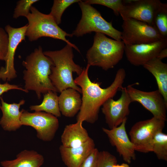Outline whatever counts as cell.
Returning a JSON list of instances; mask_svg holds the SVG:
<instances>
[{"label":"cell","mask_w":167,"mask_h":167,"mask_svg":"<svg viewBox=\"0 0 167 167\" xmlns=\"http://www.w3.org/2000/svg\"><path fill=\"white\" fill-rule=\"evenodd\" d=\"M90 65L83 69L81 74L74 80L81 89L82 105L77 116V121L94 123L98 119L100 109L109 99L113 98L123 87L126 73L123 68L117 71L114 79L108 87L103 88L98 82H92L88 75Z\"/></svg>","instance_id":"cell-1"},{"label":"cell","mask_w":167,"mask_h":167,"mask_svg":"<svg viewBox=\"0 0 167 167\" xmlns=\"http://www.w3.org/2000/svg\"><path fill=\"white\" fill-rule=\"evenodd\" d=\"M125 46L122 41L110 39L104 34L96 32L92 45L86 54L88 64L105 71L113 68L122 59Z\"/></svg>","instance_id":"cell-4"},{"label":"cell","mask_w":167,"mask_h":167,"mask_svg":"<svg viewBox=\"0 0 167 167\" xmlns=\"http://www.w3.org/2000/svg\"><path fill=\"white\" fill-rule=\"evenodd\" d=\"M72 48L67 44L61 50L43 52L54 64L49 78L57 92H61L66 89L72 88L81 93V88L74 82L72 73L75 72L79 76L83 69L74 62Z\"/></svg>","instance_id":"cell-3"},{"label":"cell","mask_w":167,"mask_h":167,"mask_svg":"<svg viewBox=\"0 0 167 167\" xmlns=\"http://www.w3.org/2000/svg\"><path fill=\"white\" fill-rule=\"evenodd\" d=\"M143 66L155 77L158 90L167 103V64L156 57L147 62Z\"/></svg>","instance_id":"cell-21"},{"label":"cell","mask_w":167,"mask_h":167,"mask_svg":"<svg viewBox=\"0 0 167 167\" xmlns=\"http://www.w3.org/2000/svg\"><path fill=\"white\" fill-rule=\"evenodd\" d=\"M120 13L123 20L133 19L154 26L155 16L163 3L159 0H123Z\"/></svg>","instance_id":"cell-10"},{"label":"cell","mask_w":167,"mask_h":167,"mask_svg":"<svg viewBox=\"0 0 167 167\" xmlns=\"http://www.w3.org/2000/svg\"><path fill=\"white\" fill-rule=\"evenodd\" d=\"M0 109L2 114L0 120L1 127L5 131H16L22 126L20 120L22 111L19 109L24 104L25 100H22L18 103L9 104L5 102L2 97H0Z\"/></svg>","instance_id":"cell-17"},{"label":"cell","mask_w":167,"mask_h":167,"mask_svg":"<svg viewBox=\"0 0 167 167\" xmlns=\"http://www.w3.org/2000/svg\"><path fill=\"white\" fill-rule=\"evenodd\" d=\"M26 18L28 24L25 36L30 41H36L42 37L59 39L80 52L75 45L66 39V36L72 37V34L67 33L60 28L49 14L43 13L32 6L30 13Z\"/></svg>","instance_id":"cell-5"},{"label":"cell","mask_w":167,"mask_h":167,"mask_svg":"<svg viewBox=\"0 0 167 167\" xmlns=\"http://www.w3.org/2000/svg\"><path fill=\"white\" fill-rule=\"evenodd\" d=\"M152 149L158 159L167 161V135L162 131L155 135L152 141Z\"/></svg>","instance_id":"cell-23"},{"label":"cell","mask_w":167,"mask_h":167,"mask_svg":"<svg viewBox=\"0 0 167 167\" xmlns=\"http://www.w3.org/2000/svg\"><path fill=\"white\" fill-rule=\"evenodd\" d=\"M13 89L19 90L26 93L28 92L19 85L11 84L7 82L4 84H1L0 83V96L4 93ZM0 105L1 103L0 102Z\"/></svg>","instance_id":"cell-31"},{"label":"cell","mask_w":167,"mask_h":167,"mask_svg":"<svg viewBox=\"0 0 167 167\" xmlns=\"http://www.w3.org/2000/svg\"><path fill=\"white\" fill-rule=\"evenodd\" d=\"M117 161L115 156L108 152H100L96 167H113Z\"/></svg>","instance_id":"cell-28"},{"label":"cell","mask_w":167,"mask_h":167,"mask_svg":"<svg viewBox=\"0 0 167 167\" xmlns=\"http://www.w3.org/2000/svg\"><path fill=\"white\" fill-rule=\"evenodd\" d=\"M84 1L90 5L99 4L107 7L112 9L117 15L120 14L124 5L123 0H86Z\"/></svg>","instance_id":"cell-26"},{"label":"cell","mask_w":167,"mask_h":167,"mask_svg":"<svg viewBox=\"0 0 167 167\" xmlns=\"http://www.w3.org/2000/svg\"><path fill=\"white\" fill-rule=\"evenodd\" d=\"M27 24L18 28L13 27L8 25L5 28L7 33L9 43L7 55L5 58V66L0 69V79L4 81H10L16 77V72L14 67V56L19 44L25 40Z\"/></svg>","instance_id":"cell-12"},{"label":"cell","mask_w":167,"mask_h":167,"mask_svg":"<svg viewBox=\"0 0 167 167\" xmlns=\"http://www.w3.org/2000/svg\"><path fill=\"white\" fill-rule=\"evenodd\" d=\"M121 91V94L118 99L110 98L102 106V112L110 129L119 126L130 113L129 106L132 102L126 88L123 87Z\"/></svg>","instance_id":"cell-13"},{"label":"cell","mask_w":167,"mask_h":167,"mask_svg":"<svg viewBox=\"0 0 167 167\" xmlns=\"http://www.w3.org/2000/svg\"><path fill=\"white\" fill-rule=\"evenodd\" d=\"M80 0H54L49 14L58 25L61 23V18L65 10L73 3L79 2Z\"/></svg>","instance_id":"cell-24"},{"label":"cell","mask_w":167,"mask_h":167,"mask_svg":"<svg viewBox=\"0 0 167 167\" xmlns=\"http://www.w3.org/2000/svg\"><path fill=\"white\" fill-rule=\"evenodd\" d=\"M113 167H130L129 165L126 163H122L121 165L116 164L114 165Z\"/></svg>","instance_id":"cell-33"},{"label":"cell","mask_w":167,"mask_h":167,"mask_svg":"<svg viewBox=\"0 0 167 167\" xmlns=\"http://www.w3.org/2000/svg\"><path fill=\"white\" fill-rule=\"evenodd\" d=\"M9 43L8 36L5 29L0 28V61H4L7 55Z\"/></svg>","instance_id":"cell-29"},{"label":"cell","mask_w":167,"mask_h":167,"mask_svg":"<svg viewBox=\"0 0 167 167\" xmlns=\"http://www.w3.org/2000/svg\"><path fill=\"white\" fill-rule=\"evenodd\" d=\"M126 88L132 102H138L152 113L153 117L166 121L167 103L158 90L145 92L136 89L131 85Z\"/></svg>","instance_id":"cell-11"},{"label":"cell","mask_w":167,"mask_h":167,"mask_svg":"<svg viewBox=\"0 0 167 167\" xmlns=\"http://www.w3.org/2000/svg\"><path fill=\"white\" fill-rule=\"evenodd\" d=\"M154 26L161 35L167 38V4L163 3L156 14L154 20Z\"/></svg>","instance_id":"cell-25"},{"label":"cell","mask_w":167,"mask_h":167,"mask_svg":"<svg viewBox=\"0 0 167 167\" xmlns=\"http://www.w3.org/2000/svg\"><path fill=\"white\" fill-rule=\"evenodd\" d=\"M29 108L35 112L44 111L55 117L61 116L58 105V98L56 92L49 91L44 94L43 101L40 105H31Z\"/></svg>","instance_id":"cell-22"},{"label":"cell","mask_w":167,"mask_h":167,"mask_svg":"<svg viewBox=\"0 0 167 167\" xmlns=\"http://www.w3.org/2000/svg\"><path fill=\"white\" fill-rule=\"evenodd\" d=\"M22 64L25 68L23 71L25 90L28 92L34 91L39 99L41 94L49 91L57 92L49 78L54 64L44 54L41 46L36 48L23 61Z\"/></svg>","instance_id":"cell-2"},{"label":"cell","mask_w":167,"mask_h":167,"mask_svg":"<svg viewBox=\"0 0 167 167\" xmlns=\"http://www.w3.org/2000/svg\"><path fill=\"white\" fill-rule=\"evenodd\" d=\"M95 148L94 141L90 138L76 147L66 148L61 145L59 150L62 161L67 167H79Z\"/></svg>","instance_id":"cell-16"},{"label":"cell","mask_w":167,"mask_h":167,"mask_svg":"<svg viewBox=\"0 0 167 167\" xmlns=\"http://www.w3.org/2000/svg\"><path fill=\"white\" fill-rule=\"evenodd\" d=\"M127 119L117 127L110 129L103 128L102 129L108 137L112 145L116 147L117 151L122 156L123 160L130 164L132 160L135 159V151L126 131L125 125Z\"/></svg>","instance_id":"cell-15"},{"label":"cell","mask_w":167,"mask_h":167,"mask_svg":"<svg viewBox=\"0 0 167 167\" xmlns=\"http://www.w3.org/2000/svg\"><path fill=\"white\" fill-rule=\"evenodd\" d=\"M82 123L77 121L66 126L61 136L62 146L66 148L78 147L90 138L87 130L83 126Z\"/></svg>","instance_id":"cell-18"},{"label":"cell","mask_w":167,"mask_h":167,"mask_svg":"<svg viewBox=\"0 0 167 167\" xmlns=\"http://www.w3.org/2000/svg\"><path fill=\"white\" fill-rule=\"evenodd\" d=\"M21 111L20 120L22 125L34 128L37 137L43 141L53 140L59 126L57 117L42 111L30 113L24 109Z\"/></svg>","instance_id":"cell-9"},{"label":"cell","mask_w":167,"mask_h":167,"mask_svg":"<svg viewBox=\"0 0 167 167\" xmlns=\"http://www.w3.org/2000/svg\"><path fill=\"white\" fill-rule=\"evenodd\" d=\"M99 152L97 148H94L79 167H96Z\"/></svg>","instance_id":"cell-30"},{"label":"cell","mask_w":167,"mask_h":167,"mask_svg":"<svg viewBox=\"0 0 167 167\" xmlns=\"http://www.w3.org/2000/svg\"><path fill=\"white\" fill-rule=\"evenodd\" d=\"M123 20L122 41L125 45L148 43L165 38L154 26L133 19Z\"/></svg>","instance_id":"cell-8"},{"label":"cell","mask_w":167,"mask_h":167,"mask_svg":"<svg viewBox=\"0 0 167 167\" xmlns=\"http://www.w3.org/2000/svg\"><path fill=\"white\" fill-rule=\"evenodd\" d=\"M167 38L149 43L125 45L124 52L128 61L136 66H143L156 57L159 52L167 48Z\"/></svg>","instance_id":"cell-14"},{"label":"cell","mask_w":167,"mask_h":167,"mask_svg":"<svg viewBox=\"0 0 167 167\" xmlns=\"http://www.w3.org/2000/svg\"><path fill=\"white\" fill-rule=\"evenodd\" d=\"M78 4L82 15L76 29L71 33L73 36L79 37L95 32L107 35L115 40L122 41L121 32L113 27L111 22H107L96 9L84 1L81 0Z\"/></svg>","instance_id":"cell-6"},{"label":"cell","mask_w":167,"mask_h":167,"mask_svg":"<svg viewBox=\"0 0 167 167\" xmlns=\"http://www.w3.org/2000/svg\"><path fill=\"white\" fill-rule=\"evenodd\" d=\"M38 0H20L18 1L14 9L13 18L17 19L21 16L25 17L30 12L32 5Z\"/></svg>","instance_id":"cell-27"},{"label":"cell","mask_w":167,"mask_h":167,"mask_svg":"<svg viewBox=\"0 0 167 167\" xmlns=\"http://www.w3.org/2000/svg\"><path fill=\"white\" fill-rule=\"evenodd\" d=\"M60 93L58 98L61 113L66 117H74L79 111L82 105L79 93L72 88L64 90Z\"/></svg>","instance_id":"cell-19"},{"label":"cell","mask_w":167,"mask_h":167,"mask_svg":"<svg viewBox=\"0 0 167 167\" xmlns=\"http://www.w3.org/2000/svg\"><path fill=\"white\" fill-rule=\"evenodd\" d=\"M44 161L43 156L36 151L24 150L15 159L2 161L0 164L2 167H40Z\"/></svg>","instance_id":"cell-20"},{"label":"cell","mask_w":167,"mask_h":167,"mask_svg":"<svg viewBox=\"0 0 167 167\" xmlns=\"http://www.w3.org/2000/svg\"><path fill=\"white\" fill-rule=\"evenodd\" d=\"M165 122L153 117L134 124L130 131L129 135L135 151L144 153L152 152L153 138L157 132L162 131Z\"/></svg>","instance_id":"cell-7"},{"label":"cell","mask_w":167,"mask_h":167,"mask_svg":"<svg viewBox=\"0 0 167 167\" xmlns=\"http://www.w3.org/2000/svg\"><path fill=\"white\" fill-rule=\"evenodd\" d=\"M167 57V48L162 49L158 53L156 58L162 60Z\"/></svg>","instance_id":"cell-32"}]
</instances>
